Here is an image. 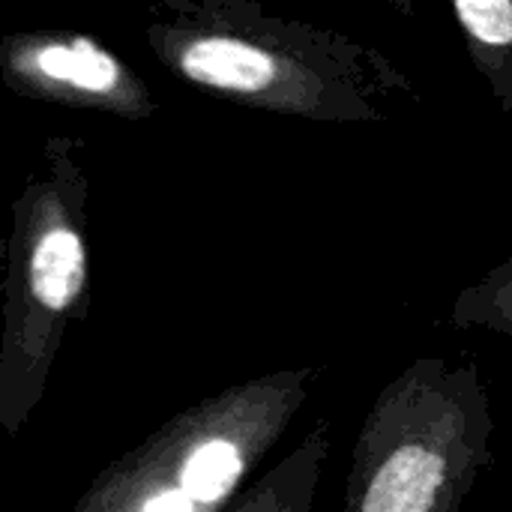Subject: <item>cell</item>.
<instances>
[{
    "instance_id": "obj_2",
    "label": "cell",
    "mask_w": 512,
    "mask_h": 512,
    "mask_svg": "<svg viewBox=\"0 0 512 512\" xmlns=\"http://www.w3.org/2000/svg\"><path fill=\"white\" fill-rule=\"evenodd\" d=\"M0 432L18 438L90 312V168L81 135H48L12 207L0 279Z\"/></svg>"
},
{
    "instance_id": "obj_4",
    "label": "cell",
    "mask_w": 512,
    "mask_h": 512,
    "mask_svg": "<svg viewBox=\"0 0 512 512\" xmlns=\"http://www.w3.org/2000/svg\"><path fill=\"white\" fill-rule=\"evenodd\" d=\"M495 414L474 360H411L369 405L342 512H462L492 465Z\"/></svg>"
},
{
    "instance_id": "obj_7",
    "label": "cell",
    "mask_w": 512,
    "mask_h": 512,
    "mask_svg": "<svg viewBox=\"0 0 512 512\" xmlns=\"http://www.w3.org/2000/svg\"><path fill=\"white\" fill-rule=\"evenodd\" d=\"M453 18L495 102L512 93V0H456Z\"/></svg>"
},
{
    "instance_id": "obj_1",
    "label": "cell",
    "mask_w": 512,
    "mask_h": 512,
    "mask_svg": "<svg viewBox=\"0 0 512 512\" xmlns=\"http://www.w3.org/2000/svg\"><path fill=\"white\" fill-rule=\"evenodd\" d=\"M141 36L174 78L279 117L381 123L399 96H414L411 78L378 48L255 0H159Z\"/></svg>"
},
{
    "instance_id": "obj_10",
    "label": "cell",
    "mask_w": 512,
    "mask_h": 512,
    "mask_svg": "<svg viewBox=\"0 0 512 512\" xmlns=\"http://www.w3.org/2000/svg\"><path fill=\"white\" fill-rule=\"evenodd\" d=\"M501 108H504L507 114H512V93H510V96H507V99H504V102H501Z\"/></svg>"
},
{
    "instance_id": "obj_5",
    "label": "cell",
    "mask_w": 512,
    "mask_h": 512,
    "mask_svg": "<svg viewBox=\"0 0 512 512\" xmlns=\"http://www.w3.org/2000/svg\"><path fill=\"white\" fill-rule=\"evenodd\" d=\"M0 84L30 102L144 123L162 105L150 84L102 39L36 27L0 36Z\"/></svg>"
},
{
    "instance_id": "obj_3",
    "label": "cell",
    "mask_w": 512,
    "mask_h": 512,
    "mask_svg": "<svg viewBox=\"0 0 512 512\" xmlns=\"http://www.w3.org/2000/svg\"><path fill=\"white\" fill-rule=\"evenodd\" d=\"M321 378L318 366L228 384L111 459L72 512H228Z\"/></svg>"
},
{
    "instance_id": "obj_6",
    "label": "cell",
    "mask_w": 512,
    "mask_h": 512,
    "mask_svg": "<svg viewBox=\"0 0 512 512\" xmlns=\"http://www.w3.org/2000/svg\"><path fill=\"white\" fill-rule=\"evenodd\" d=\"M330 459V423L318 420L300 444L258 474L228 512H312Z\"/></svg>"
},
{
    "instance_id": "obj_9",
    "label": "cell",
    "mask_w": 512,
    "mask_h": 512,
    "mask_svg": "<svg viewBox=\"0 0 512 512\" xmlns=\"http://www.w3.org/2000/svg\"><path fill=\"white\" fill-rule=\"evenodd\" d=\"M3 252H6V234L0 231V270H3Z\"/></svg>"
},
{
    "instance_id": "obj_8",
    "label": "cell",
    "mask_w": 512,
    "mask_h": 512,
    "mask_svg": "<svg viewBox=\"0 0 512 512\" xmlns=\"http://www.w3.org/2000/svg\"><path fill=\"white\" fill-rule=\"evenodd\" d=\"M450 324L462 330H489L512 339V252L480 282L459 291Z\"/></svg>"
}]
</instances>
